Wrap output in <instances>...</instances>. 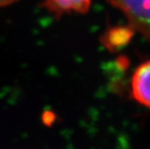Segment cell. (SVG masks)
I'll return each mask as SVG.
<instances>
[{
    "label": "cell",
    "mask_w": 150,
    "mask_h": 149,
    "mask_svg": "<svg viewBox=\"0 0 150 149\" xmlns=\"http://www.w3.org/2000/svg\"><path fill=\"white\" fill-rule=\"evenodd\" d=\"M134 33L135 30L130 25L111 27L101 37V43L110 52H116L130 42Z\"/></svg>",
    "instance_id": "277c9868"
},
{
    "label": "cell",
    "mask_w": 150,
    "mask_h": 149,
    "mask_svg": "<svg viewBox=\"0 0 150 149\" xmlns=\"http://www.w3.org/2000/svg\"><path fill=\"white\" fill-rule=\"evenodd\" d=\"M18 0H0V7H5V6H9L15 3Z\"/></svg>",
    "instance_id": "5b68a950"
},
{
    "label": "cell",
    "mask_w": 150,
    "mask_h": 149,
    "mask_svg": "<svg viewBox=\"0 0 150 149\" xmlns=\"http://www.w3.org/2000/svg\"><path fill=\"white\" fill-rule=\"evenodd\" d=\"M93 0H45L44 5L56 17L66 14H85Z\"/></svg>",
    "instance_id": "3957f363"
},
{
    "label": "cell",
    "mask_w": 150,
    "mask_h": 149,
    "mask_svg": "<svg viewBox=\"0 0 150 149\" xmlns=\"http://www.w3.org/2000/svg\"><path fill=\"white\" fill-rule=\"evenodd\" d=\"M131 93L137 102L150 109V60L135 70L131 81Z\"/></svg>",
    "instance_id": "7a4b0ae2"
},
{
    "label": "cell",
    "mask_w": 150,
    "mask_h": 149,
    "mask_svg": "<svg viewBox=\"0 0 150 149\" xmlns=\"http://www.w3.org/2000/svg\"><path fill=\"white\" fill-rule=\"evenodd\" d=\"M125 15L129 25L150 39V0H108Z\"/></svg>",
    "instance_id": "6da1fadb"
}]
</instances>
